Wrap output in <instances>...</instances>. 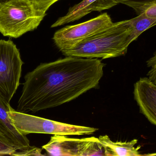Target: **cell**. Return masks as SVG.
Returning a JSON list of instances; mask_svg holds the SVG:
<instances>
[{"mask_svg": "<svg viewBox=\"0 0 156 156\" xmlns=\"http://www.w3.org/2000/svg\"><path fill=\"white\" fill-rule=\"evenodd\" d=\"M104 67L97 58L73 56L41 63L25 76L17 111L36 113L77 99L98 86Z\"/></svg>", "mask_w": 156, "mask_h": 156, "instance_id": "6da1fadb", "label": "cell"}, {"mask_svg": "<svg viewBox=\"0 0 156 156\" xmlns=\"http://www.w3.org/2000/svg\"><path fill=\"white\" fill-rule=\"evenodd\" d=\"M132 29L127 20L113 23L106 29L69 49L61 50L66 56L84 58L116 57L126 54Z\"/></svg>", "mask_w": 156, "mask_h": 156, "instance_id": "7a4b0ae2", "label": "cell"}, {"mask_svg": "<svg viewBox=\"0 0 156 156\" xmlns=\"http://www.w3.org/2000/svg\"><path fill=\"white\" fill-rule=\"evenodd\" d=\"M44 17L28 0L0 2V33L4 36L18 38L34 31Z\"/></svg>", "mask_w": 156, "mask_h": 156, "instance_id": "3957f363", "label": "cell"}, {"mask_svg": "<svg viewBox=\"0 0 156 156\" xmlns=\"http://www.w3.org/2000/svg\"><path fill=\"white\" fill-rule=\"evenodd\" d=\"M14 126L21 134H45L53 135H90L97 132L94 127L59 122L20 112L12 109L8 112Z\"/></svg>", "mask_w": 156, "mask_h": 156, "instance_id": "277c9868", "label": "cell"}, {"mask_svg": "<svg viewBox=\"0 0 156 156\" xmlns=\"http://www.w3.org/2000/svg\"><path fill=\"white\" fill-rule=\"evenodd\" d=\"M23 64L13 42L0 40V95L9 103L19 87Z\"/></svg>", "mask_w": 156, "mask_h": 156, "instance_id": "5b68a950", "label": "cell"}, {"mask_svg": "<svg viewBox=\"0 0 156 156\" xmlns=\"http://www.w3.org/2000/svg\"><path fill=\"white\" fill-rule=\"evenodd\" d=\"M113 24L110 16L107 13H104L86 22L59 29L55 33L53 39L60 51L69 49L106 29Z\"/></svg>", "mask_w": 156, "mask_h": 156, "instance_id": "8992f818", "label": "cell"}, {"mask_svg": "<svg viewBox=\"0 0 156 156\" xmlns=\"http://www.w3.org/2000/svg\"><path fill=\"white\" fill-rule=\"evenodd\" d=\"M42 148L51 156L105 155L104 149L98 138H71L68 136L54 135Z\"/></svg>", "mask_w": 156, "mask_h": 156, "instance_id": "52a82bcc", "label": "cell"}, {"mask_svg": "<svg viewBox=\"0 0 156 156\" xmlns=\"http://www.w3.org/2000/svg\"><path fill=\"white\" fill-rule=\"evenodd\" d=\"M133 94L140 113L156 126V83L141 78L134 84Z\"/></svg>", "mask_w": 156, "mask_h": 156, "instance_id": "ba28073f", "label": "cell"}, {"mask_svg": "<svg viewBox=\"0 0 156 156\" xmlns=\"http://www.w3.org/2000/svg\"><path fill=\"white\" fill-rule=\"evenodd\" d=\"M118 4L115 0H83L70 7L65 16L58 18L51 27H57L79 20L93 11L101 12Z\"/></svg>", "mask_w": 156, "mask_h": 156, "instance_id": "9c48e42d", "label": "cell"}, {"mask_svg": "<svg viewBox=\"0 0 156 156\" xmlns=\"http://www.w3.org/2000/svg\"><path fill=\"white\" fill-rule=\"evenodd\" d=\"M12 110L10 103L0 95V132L18 150H25L30 147L26 136L21 134L12 123L8 112Z\"/></svg>", "mask_w": 156, "mask_h": 156, "instance_id": "30bf717a", "label": "cell"}, {"mask_svg": "<svg viewBox=\"0 0 156 156\" xmlns=\"http://www.w3.org/2000/svg\"><path fill=\"white\" fill-rule=\"evenodd\" d=\"M98 139L104 149L105 156H143L139 152L141 146L135 147L138 143L137 139L129 142H115L107 135L101 136Z\"/></svg>", "mask_w": 156, "mask_h": 156, "instance_id": "8fae6325", "label": "cell"}, {"mask_svg": "<svg viewBox=\"0 0 156 156\" xmlns=\"http://www.w3.org/2000/svg\"><path fill=\"white\" fill-rule=\"evenodd\" d=\"M127 22L132 29L130 41L132 43L143 32L156 25V17H149L142 13L135 18L127 20Z\"/></svg>", "mask_w": 156, "mask_h": 156, "instance_id": "7c38bea8", "label": "cell"}, {"mask_svg": "<svg viewBox=\"0 0 156 156\" xmlns=\"http://www.w3.org/2000/svg\"><path fill=\"white\" fill-rule=\"evenodd\" d=\"M117 4L122 3L133 8L137 15L141 14L150 5L156 3V0H115Z\"/></svg>", "mask_w": 156, "mask_h": 156, "instance_id": "4fadbf2b", "label": "cell"}, {"mask_svg": "<svg viewBox=\"0 0 156 156\" xmlns=\"http://www.w3.org/2000/svg\"><path fill=\"white\" fill-rule=\"evenodd\" d=\"M17 150L15 146L0 132V156H13Z\"/></svg>", "mask_w": 156, "mask_h": 156, "instance_id": "5bb4252c", "label": "cell"}, {"mask_svg": "<svg viewBox=\"0 0 156 156\" xmlns=\"http://www.w3.org/2000/svg\"><path fill=\"white\" fill-rule=\"evenodd\" d=\"M33 4L38 13L43 16L46 15L50 6L59 0H28Z\"/></svg>", "mask_w": 156, "mask_h": 156, "instance_id": "9a60e30c", "label": "cell"}, {"mask_svg": "<svg viewBox=\"0 0 156 156\" xmlns=\"http://www.w3.org/2000/svg\"><path fill=\"white\" fill-rule=\"evenodd\" d=\"M147 64L148 67L151 68L147 73V78L152 82L156 83V52L152 57L147 60Z\"/></svg>", "mask_w": 156, "mask_h": 156, "instance_id": "2e32d148", "label": "cell"}, {"mask_svg": "<svg viewBox=\"0 0 156 156\" xmlns=\"http://www.w3.org/2000/svg\"><path fill=\"white\" fill-rule=\"evenodd\" d=\"M42 149L35 147L30 146L25 150H17L13 156H43Z\"/></svg>", "mask_w": 156, "mask_h": 156, "instance_id": "e0dca14e", "label": "cell"}, {"mask_svg": "<svg viewBox=\"0 0 156 156\" xmlns=\"http://www.w3.org/2000/svg\"><path fill=\"white\" fill-rule=\"evenodd\" d=\"M143 13L149 17H156V3L147 7Z\"/></svg>", "mask_w": 156, "mask_h": 156, "instance_id": "ac0fdd59", "label": "cell"}, {"mask_svg": "<svg viewBox=\"0 0 156 156\" xmlns=\"http://www.w3.org/2000/svg\"><path fill=\"white\" fill-rule=\"evenodd\" d=\"M143 156H156V153H152V154H146L143 155Z\"/></svg>", "mask_w": 156, "mask_h": 156, "instance_id": "d6986e66", "label": "cell"}, {"mask_svg": "<svg viewBox=\"0 0 156 156\" xmlns=\"http://www.w3.org/2000/svg\"><path fill=\"white\" fill-rule=\"evenodd\" d=\"M7 0H0V2H4V1H6Z\"/></svg>", "mask_w": 156, "mask_h": 156, "instance_id": "ffe728a7", "label": "cell"}]
</instances>
